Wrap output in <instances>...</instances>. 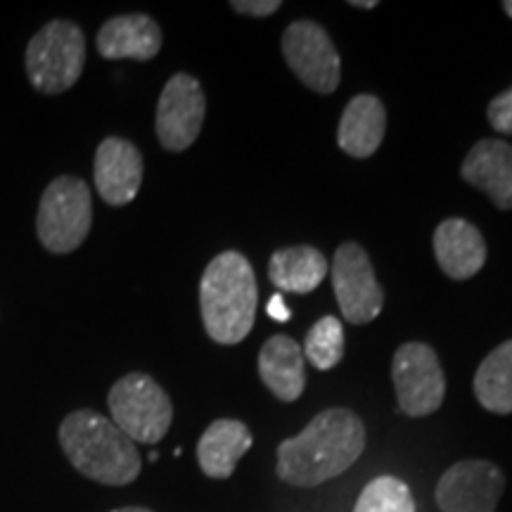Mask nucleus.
Wrapping results in <instances>:
<instances>
[{"instance_id":"1","label":"nucleus","mask_w":512,"mask_h":512,"mask_svg":"<svg viewBox=\"0 0 512 512\" xmlns=\"http://www.w3.org/2000/svg\"><path fill=\"white\" fill-rule=\"evenodd\" d=\"M366 448V425L347 408L318 413L302 434L278 446V477L292 486H320L347 472Z\"/></svg>"},{"instance_id":"2","label":"nucleus","mask_w":512,"mask_h":512,"mask_svg":"<svg viewBox=\"0 0 512 512\" xmlns=\"http://www.w3.org/2000/svg\"><path fill=\"white\" fill-rule=\"evenodd\" d=\"M57 437L69 463L98 484L126 486L143 470L138 446L98 411L83 408L69 413Z\"/></svg>"},{"instance_id":"3","label":"nucleus","mask_w":512,"mask_h":512,"mask_svg":"<svg viewBox=\"0 0 512 512\" xmlns=\"http://www.w3.org/2000/svg\"><path fill=\"white\" fill-rule=\"evenodd\" d=\"M256 275L247 256L223 252L209 261L200 280V309L207 335L216 344H238L252 332Z\"/></svg>"},{"instance_id":"4","label":"nucleus","mask_w":512,"mask_h":512,"mask_svg":"<svg viewBox=\"0 0 512 512\" xmlns=\"http://www.w3.org/2000/svg\"><path fill=\"white\" fill-rule=\"evenodd\" d=\"M27 76L38 93L57 95L81 79L86 64V36L67 19H53L38 29L27 46Z\"/></svg>"},{"instance_id":"5","label":"nucleus","mask_w":512,"mask_h":512,"mask_svg":"<svg viewBox=\"0 0 512 512\" xmlns=\"http://www.w3.org/2000/svg\"><path fill=\"white\" fill-rule=\"evenodd\" d=\"M93 226L91 188L76 176H60L43 192L36 214L41 245L53 254H69L86 242Z\"/></svg>"},{"instance_id":"6","label":"nucleus","mask_w":512,"mask_h":512,"mask_svg":"<svg viewBox=\"0 0 512 512\" xmlns=\"http://www.w3.org/2000/svg\"><path fill=\"white\" fill-rule=\"evenodd\" d=\"M112 422L133 444H159L174 422L169 394L145 373H128L107 396Z\"/></svg>"},{"instance_id":"7","label":"nucleus","mask_w":512,"mask_h":512,"mask_svg":"<svg viewBox=\"0 0 512 512\" xmlns=\"http://www.w3.org/2000/svg\"><path fill=\"white\" fill-rule=\"evenodd\" d=\"M392 380L399 411L408 418L432 415L446 399V377L437 351L422 342L399 347L392 363Z\"/></svg>"},{"instance_id":"8","label":"nucleus","mask_w":512,"mask_h":512,"mask_svg":"<svg viewBox=\"0 0 512 512\" xmlns=\"http://www.w3.org/2000/svg\"><path fill=\"white\" fill-rule=\"evenodd\" d=\"M283 57L294 76L311 91L330 95L337 91L342 79V60L320 24L299 19L292 22L283 34Z\"/></svg>"},{"instance_id":"9","label":"nucleus","mask_w":512,"mask_h":512,"mask_svg":"<svg viewBox=\"0 0 512 512\" xmlns=\"http://www.w3.org/2000/svg\"><path fill=\"white\" fill-rule=\"evenodd\" d=\"M332 290L344 318L351 325H366L380 316L384 290L377 283L366 249L344 242L332 259Z\"/></svg>"},{"instance_id":"10","label":"nucleus","mask_w":512,"mask_h":512,"mask_svg":"<svg viewBox=\"0 0 512 512\" xmlns=\"http://www.w3.org/2000/svg\"><path fill=\"white\" fill-rule=\"evenodd\" d=\"M207 117V98L195 76L178 72L166 81L159 95L155 131L169 152H183L200 136Z\"/></svg>"},{"instance_id":"11","label":"nucleus","mask_w":512,"mask_h":512,"mask_svg":"<svg viewBox=\"0 0 512 512\" xmlns=\"http://www.w3.org/2000/svg\"><path fill=\"white\" fill-rule=\"evenodd\" d=\"M505 477L489 460H460L441 475L437 505L441 512H496Z\"/></svg>"},{"instance_id":"12","label":"nucleus","mask_w":512,"mask_h":512,"mask_svg":"<svg viewBox=\"0 0 512 512\" xmlns=\"http://www.w3.org/2000/svg\"><path fill=\"white\" fill-rule=\"evenodd\" d=\"M95 188L110 207H124L136 200L143 185V155L131 140L105 138L95 152Z\"/></svg>"},{"instance_id":"13","label":"nucleus","mask_w":512,"mask_h":512,"mask_svg":"<svg viewBox=\"0 0 512 512\" xmlns=\"http://www.w3.org/2000/svg\"><path fill=\"white\" fill-rule=\"evenodd\" d=\"M460 176L482 190L498 209H512V145L484 138L467 152Z\"/></svg>"},{"instance_id":"14","label":"nucleus","mask_w":512,"mask_h":512,"mask_svg":"<svg viewBox=\"0 0 512 512\" xmlns=\"http://www.w3.org/2000/svg\"><path fill=\"white\" fill-rule=\"evenodd\" d=\"M95 46L105 60L147 62L162 50V29L147 15H119L102 24Z\"/></svg>"},{"instance_id":"15","label":"nucleus","mask_w":512,"mask_h":512,"mask_svg":"<svg viewBox=\"0 0 512 512\" xmlns=\"http://www.w3.org/2000/svg\"><path fill=\"white\" fill-rule=\"evenodd\" d=\"M434 256L448 278L470 280L486 264V242L465 219H446L434 230Z\"/></svg>"},{"instance_id":"16","label":"nucleus","mask_w":512,"mask_h":512,"mask_svg":"<svg viewBox=\"0 0 512 512\" xmlns=\"http://www.w3.org/2000/svg\"><path fill=\"white\" fill-rule=\"evenodd\" d=\"M387 131V112L377 95H356L339 119L337 143L354 159H368L382 145Z\"/></svg>"},{"instance_id":"17","label":"nucleus","mask_w":512,"mask_h":512,"mask_svg":"<svg viewBox=\"0 0 512 512\" xmlns=\"http://www.w3.org/2000/svg\"><path fill=\"white\" fill-rule=\"evenodd\" d=\"M259 375L275 399L292 403L306 387L304 351L287 335H275L259 351Z\"/></svg>"},{"instance_id":"18","label":"nucleus","mask_w":512,"mask_h":512,"mask_svg":"<svg viewBox=\"0 0 512 512\" xmlns=\"http://www.w3.org/2000/svg\"><path fill=\"white\" fill-rule=\"evenodd\" d=\"M254 437L240 420H216L197 441V460L211 479L233 477L240 458L252 448Z\"/></svg>"},{"instance_id":"19","label":"nucleus","mask_w":512,"mask_h":512,"mask_svg":"<svg viewBox=\"0 0 512 512\" xmlns=\"http://www.w3.org/2000/svg\"><path fill=\"white\" fill-rule=\"evenodd\" d=\"M328 275V259L311 245H294L273 252L268 264V278L278 292L309 294Z\"/></svg>"},{"instance_id":"20","label":"nucleus","mask_w":512,"mask_h":512,"mask_svg":"<svg viewBox=\"0 0 512 512\" xmlns=\"http://www.w3.org/2000/svg\"><path fill=\"white\" fill-rule=\"evenodd\" d=\"M475 396L489 413H512V339L484 358L475 375Z\"/></svg>"},{"instance_id":"21","label":"nucleus","mask_w":512,"mask_h":512,"mask_svg":"<svg viewBox=\"0 0 512 512\" xmlns=\"http://www.w3.org/2000/svg\"><path fill=\"white\" fill-rule=\"evenodd\" d=\"M304 356L316 370H332L344 356V325L335 316L320 318L306 332Z\"/></svg>"},{"instance_id":"22","label":"nucleus","mask_w":512,"mask_h":512,"mask_svg":"<svg viewBox=\"0 0 512 512\" xmlns=\"http://www.w3.org/2000/svg\"><path fill=\"white\" fill-rule=\"evenodd\" d=\"M354 512H415V501L401 479L377 477L361 491Z\"/></svg>"},{"instance_id":"23","label":"nucleus","mask_w":512,"mask_h":512,"mask_svg":"<svg viewBox=\"0 0 512 512\" xmlns=\"http://www.w3.org/2000/svg\"><path fill=\"white\" fill-rule=\"evenodd\" d=\"M486 117H489L494 131L503 133V136H512V86L489 102Z\"/></svg>"},{"instance_id":"24","label":"nucleus","mask_w":512,"mask_h":512,"mask_svg":"<svg viewBox=\"0 0 512 512\" xmlns=\"http://www.w3.org/2000/svg\"><path fill=\"white\" fill-rule=\"evenodd\" d=\"M230 8H233L235 12H240V15L268 17L283 8V3H280V0H233V3H230Z\"/></svg>"},{"instance_id":"25","label":"nucleus","mask_w":512,"mask_h":512,"mask_svg":"<svg viewBox=\"0 0 512 512\" xmlns=\"http://www.w3.org/2000/svg\"><path fill=\"white\" fill-rule=\"evenodd\" d=\"M266 311H268V316H271L273 320H278V323H287V320L292 318V311L287 309V304H285V299H283V292L273 294L271 302H268V306H266Z\"/></svg>"},{"instance_id":"26","label":"nucleus","mask_w":512,"mask_h":512,"mask_svg":"<svg viewBox=\"0 0 512 512\" xmlns=\"http://www.w3.org/2000/svg\"><path fill=\"white\" fill-rule=\"evenodd\" d=\"M351 8L373 10V8H377V0H351Z\"/></svg>"},{"instance_id":"27","label":"nucleus","mask_w":512,"mask_h":512,"mask_svg":"<svg viewBox=\"0 0 512 512\" xmlns=\"http://www.w3.org/2000/svg\"><path fill=\"white\" fill-rule=\"evenodd\" d=\"M112 512H152V510L138 508V505H131V508H119V510H112Z\"/></svg>"},{"instance_id":"28","label":"nucleus","mask_w":512,"mask_h":512,"mask_svg":"<svg viewBox=\"0 0 512 512\" xmlns=\"http://www.w3.org/2000/svg\"><path fill=\"white\" fill-rule=\"evenodd\" d=\"M503 10H505V15H508V17L512 19V0H505V3H503Z\"/></svg>"}]
</instances>
